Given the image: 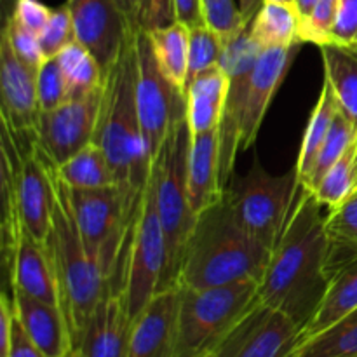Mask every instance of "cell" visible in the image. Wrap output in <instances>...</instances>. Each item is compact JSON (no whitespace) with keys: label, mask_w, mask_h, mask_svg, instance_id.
I'll list each match as a JSON object with an SVG mask.
<instances>
[{"label":"cell","mask_w":357,"mask_h":357,"mask_svg":"<svg viewBox=\"0 0 357 357\" xmlns=\"http://www.w3.org/2000/svg\"><path fill=\"white\" fill-rule=\"evenodd\" d=\"M321 208L314 192L303 187L258 284L260 302L291 317L302 333L330 288L326 216Z\"/></svg>","instance_id":"cell-1"},{"label":"cell","mask_w":357,"mask_h":357,"mask_svg":"<svg viewBox=\"0 0 357 357\" xmlns=\"http://www.w3.org/2000/svg\"><path fill=\"white\" fill-rule=\"evenodd\" d=\"M272 250L237 222L227 190L199 213L181 261V288H216L241 281L260 284Z\"/></svg>","instance_id":"cell-2"},{"label":"cell","mask_w":357,"mask_h":357,"mask_svg":"<svg viewBox=\"0 0 357 357\" xmlns=\"http://www.w3.org/2000/svg\"><path fill=\"white\" fill-rule=\"evenodd\" d=\"M139 30L132 31L117 61L105 73L94 135V143L107 155L117 183L135 201H139L152 173V157L143 138L136 105V38Z\"/></svg>","instance_id":"cell-3"},{"label":"cell","mask_w":357,"mask_h":357,"mask_svg":"<svg viewBox=\"0 0 357 357\" xmlns=\"http://www.w3.org/2000/svg\"><path fill=\"white\" fill-rule=\"evenodd\" d=\"M47 250L51 253L61 295V310L68 323L72 344L82 335L91 314L112 288H117L107 271L91 257L82 239L72 204L68 187L56 174L54 164V213L49 232ZM119 289V288H117Z\"/></svg>","instance_id":"cell-4"},{"label":"cell","mask_w":357,"mask_h":357,"mask_svg":"<svg viewBox=\"0 0 357 357\" xmlns=\"http://www.w3.org/2000/svg\"><path fill=\"white\" fill-rule=\"evenodd\" d=\"M192 132L187 117L180 119L167 135L152 162L153 194L166 239V268L160 291L180 288V272L195 218L188 199V152Z\"/></svg>","instance_id":"cell-5"},{"label":"cell","mask_w":357,"mask_h":357,"mask_svg":"<svg viewBox=\"0 0 357 357\" xmlns=\"http://www.w3.org/2000/svg\"><path fill=\"white\" fill-rule=\"evenodd\" d=\"M260 302L257 281L216 288H181L174 357H208Z\"/></svg>","instance_id":"cell-6"},{"label":"cell","mask_w":357,"mask_h":357,"mask_svg":"<svg viewBox=\"0 0 357 357\" xmlns=\"http://www.w3.org/2000/svg\"><path fill=\"white\" fill-rule=\"evenodd\" d=\"M302 188L296 167L284 174H272L255 159L246 176L225 190L241 227L268 250H274Z\"/></svg>","instance_id":"cell-7"},{"label":"cell","mask_w":357,"mask_h":357,"mask_svg":"<svg viewBox=\"0 0 357 357\" xmlns=\"http://www.w3.org/2000/svg\"><path fill=\"white\" fill-rule=\"evenodd\" d=\"M164 268L166 239L157 211L152 181L149 180L129 232L122 268V295L132 321L160 291Z\"/></svg>","instance_id":"cell-8"},{"label":"cell","mask_w":357,"mask_h":357,"mask_svg":"<svg viewBox=\"0 0 357 357\" xmlns=\"http://www.w3.org/2000/svg\"><path fill=\"white\" fill-rule=\"evenodd\" d=\"M136 105L143 138L153 162L173 126L187 117V98L160 72L149 33L143 30L136 38Z\"/></svg>","instance_id":"cell-9"},{"label":"cell","mask_w":357,"mask_h":357,"mask_svg":"<svg viewBox=\"0 0 357 357\" xmlns=\"http://www.w3.org/2000/svg\"><path fill=\"white\" fill-rule=\"evenodd\" d=\"M2 253L10 289L61 307L58 278L47 244L28 232L14 204L3 206Z\"/></svg>","instance_id":"cell-10"},{"label":"cell","mask_w":357,"mask_h":357,"mask_svg":"<svg viewBox=\"0 0 357 357\" xmlns=\"http://www.w3.org/2000/svg\"><path fill=\"white\" fill-rule=\"evenodd\" d=\"M251 24V23H250ZM250 24L223 42V54L220 66L225 72L227 87L225 107L220 122V174L223 188L229 187L234 173L237 153L241 152V126H243L244 105L250 89L251 73H253L261 47L251 37Z\"/></svg>","instance_id":"cell-11"},{"label":"cell","mask_w":357,"mask_h":357,"mask_svg":"<svg viewBox=\"0 0 357 357\" xmlns=\"http://www.w3.org/2000/svg\"><path fill=\"white\" fill-rule=\"evenodd\" d=\"M300 342L291 317L258 302L208 357H293Z\"/></svg>","instance_id":"cell-12"},{"label":"cell","mask_w":357,"mask_h":357,"mask_svg":"<svg viewBox=\"0 0 357 357\" xmlns=\"http://www.w3.org/2000/svg\"><path fill=\"white\" fill-rule=\"evenodd\" d=\"M101 94L103 87L80 100H66L54 110L40 112L35 138L56 166L94 142Z\"/></svg>","instance_id":"cell-13"},{"label":"cell","mask_w":357,"mask_h":357,"mask_svg":"<svg viewBox=\"0 0 357 357\" xmlns=\"http://www.w3.org/2000/svg\"><path fill=\"white\" fill-rule=\"evenodd\" d=\"M75 40L93 52L103 73L121 56L132 28L115 0H68Z\"/></svg>","instance_id":"cell-14"},{"label":"cell","mask_w":357,"mask_h":357,"mask_svg":"<svg viewBox=\"0 0 357 357\" xmlns=\"http://www.w3.org/2000/svg\"><path fill=\"white\" fill-rule=\"evenodd\" d=\"M302 44L282 45V47L261 49L251 73L250 89L244 105L243 126H241V152H246L255 145L260 132L268 107L282 80L288 75L296 52Z\"/></svg>","instance_id":"cell-15"},{"label":"cell","mask_w":357,"mask_h":357,"mask_svg":"<svg viewBox=\"0 0 357 357\" xmlns=\"http://www.w3.org/2000/svg\"><path fill=\"white\" fill-rule=\"evenodd\" d=\"M0 100L2 126L14 132H35L40 115L37 72L16 56L6 38H0Z\"/></svg>","instance_id":"cell-16"},{"label":"cell","mask_w":357,"mask_h":357,"mask_svg":"<svg viewBox=\"0 0 357 357\" xmlns=\"http://www.w3.org/2000/svg\"><path fill=\"white\" fill-rule=\"evenodd\" d=\"M180 288L159 291L135 317L126 357H174Z\"/></svg>","instance_id":"cell-17"},{"label":"cell","mask_w":357,"mask_h":357,"mask_svg":"<svg viewBox=\"0 0 357 357\" xmlns=\"http://www.w3.org/2000/svg\"><path fill=\"white\" fill-rule=\"evenodd\" d=\"M131 328L122 289L112 288L91 314L73 351L84 357H126Z\"/></svg>","instance_id":"cell-18"},{"label":"cell","mask_w":357,"mask_h":357,"mask_svg":"<svg viewBox=\"0 0 357 357\" xmlns=\"http://www.w3.org/2000/svg\"><path fill=\"white\" fill-rule=\"evenodd\" d=\"M16 317L30 340L47 357H66L73 351L72 335L61 307L10 289Z\"/></svg>","instance_id":"cell-19"},{"label":"cell","mask_w":357,"mask_h":357,"mask_svg":"<svg viewBox=\"0 0 357 357\" xmlns=\"http://www.w3.org/2000/svg\"><path fill=\"white\" fill-rule=\"evenodd\" d=\"M220 174V128L192 135L188 152V199L197 216L223 195Z\"/></svg>","instance_id":"cell-20"},{"label":"cell","mask_w":357,"mask_h":357,"mask_svg":"<svg viewBox=\"0 0 357 357\" xmlns=\"http://www.w3.org/2000/svg\"><path fill=\"white\" fill-rule=\"evenodd\" d=\"M227 80L222 66L201 73L185 91L187 98V122L192 135L218 129L222 122L227 98Z\"/></svg>","instance_id":"cell-21"},{"label":"cell","mask_w":357,"mask_h":357,"mask_svg":"<svg viewBox=\"0 0 357 357\" xmlns=\"http://www.w3.org/2000/svg\"><path fill=\"white\" fill-rule=\"evenodd\" d=\"M324 82L330 84L340 110L357 129V49L337 44L319 45Z\"/></svg>","instance_id":"cell-22"},{"label":"cell","mask_w":357,"mask_h":357,"mask_svg":"<svg viewBox=\"0 0 357 357\" xmlns=\"http://www.w3.org/2000/svg\"><path fill=\"white\" fill-rule=\"evenodd\" d=\"M354 310H357V258L331 279L319 310L303 330L302 342L335 326Z\"/></svg>","instance_id":"cell-23"},{"label":"cell","mask_w":357,"mask_h":357,"mask_svg":"<svg viewBox=\"0 0 357 357\" xmlns=\"http://www.w3.org/2000/svg\"><path fill=\"white\" fill-rule=\"evenodd\" d=\"M251 37L261 49L302 44L295 3L264 2L250 24Z\"/></svg>","instance_id":"cell-24"},{"label":"cell","mask_w":357,"mask_h":357,"mask_svg":"<svg viewBox=\"0 0 357 357\" xmlns=\"http://www.w3.org/2000/svg\"><path fill=\"white\" fill-rule=\"evenodd\" d=\"M146 33L160 72L173 86L185 93L188 70V26L176 21L169 26L157 28Z\"/></svg>","instance_id":"cell-25"},{"label":"cell","mask_w":357,"mask_h":357,"mask_svg":"<svg viewBox=\"0 0 357 357\" xmlns=\"http://www.w3.org/2000/svg\"><path fill=\"white\" fill-rule=\"evenodd\" d=\"M338 112H340V105H338L337 98H335L333 89L330 87V84L324 82L319 98H317L316 107H314L309 122H307L302 145H300L298 159H296L295 164L302 185L305 178L309 176L310 169H312L314 160H316L321 146H323L328 135H330V129L333 126V121Z\"/></svg>","instance_id":"cell-26"},{"label":"cell","mask_w":357,"mask_h":357,"mask_svg":"<svg viewBox=\"0 0 357 357\" xmlns=\"http://www.w3.org/2000/svg\"><path fill=\"white\" fill-rule=\"evenodd\" d=\"M56 174L68 188H101L119 185L107 155L94 142L56 166Z\"/></svg>","instance_id":"cell-27"},{"label":"cell","mask_w":357,"mask_h":357,"mask_svg":"<svg viewBox=\"0 0 357 357\" xmlns=\"http://www.w3.org/2000/svg\"><path fill=\"white\" fill-rule=\"evenodd\" d=\"M58 61L65 75L68 100H80L103 87L105 73L100 63L79 40L70 42L58 54Z\"/></svg>","instance_id":"cell-28"},{"label":"cell","mask_w":357,"mask_h":357,"mask_svg":"<svg viewBox=\"0 0 357 357\" xmlns=\"http://www.w3.org/2000/svg\"><path fill=\"white\" fill-rule=\"evenodd\" d=\"M357 136L344 155L330 167L314 190L317 201L328 209H335L354 195L357 188Z\"/></svg>","instance_id":"cell-29"},{"label":"cell","mask_w":357,"mask_h":357,"mask_svg":"<svg viewBox=\"0 0 357 357\" xmlns=\"http://www.w3.org/2000/svg\"><path fill=\"white\" fill-rule=\"evenodd\" d=\"M293 357H357V317H345L323 333L303 340Z\"/></svg>","instance_id":"cell-30"},{"label":"cell","mask_w":357,"mask_h":357,"mask_svg":"<svg viewBox=\"0 0 357 357\" xmlns=\"http://www.w3.org/2000/svg\"><path fill=\"white\" fill-rule=\"evenodd\" d=\"M356 126L352 124V122L349 121L347 115L340 110L337 114V117H335L326 142L323 143L316 160H314V166L312 169H310L309 176L303 181V187L309 188V190H314V188L319 185V181L323 180L324 174L330 171V167L344 155L345 150H347L349 146H351V143L356 139Z\"/></svg>","instance_id":"cell-31"},{"label":"cell","mask_w":357,"mask_h":357,"mask_svg":"<svg viewBox=\"0 0 357 357\" xmlns=\"http://www.w3.org/2000/svg\"><path fill=\"white\" fill-rule=\"evenodd\" d=\"M223 45L225 44L222 37L215 33L208 24L188 28V70L185 91L201 73L220 65Z\"/></svg>","instance_id":"cell-32"},{"label":"cell","mask_w":357,"mask_h":357,"mask_svg":"<svg viewBox=\"0 0 357 357\" xmlns=\"http://www.w3.org/2000/svg\"><path fill=\"white\" fill-rule=\"evenodd\" d=\"M201 9L204 24L218 33L223 42L239 33L253 21L244 16L241 7H237L234 0H201Z\"/></svg>","instance_id":"cell-33"},{"label":"cell","mask_w":357,"mask_h":357,"mask_svg":"<svg viewBox=\"0 0 357 357\" xmlns=\"http://www.w3.org/2000/svg\"><path fill=\"white\" fill-rule=\"evenodd\" d=\"M2 37L6 38L7 44L13 47L17 58L28 66V68L38 72L40 65L44 63V52H42L40 40L38 35L24 28L13 14L6 17V24H3Z\"/></svg>","instance_id":"cell-34"},{"label":"cell","mask_w":357,"mask_h":357,"mask_svg":"<svg viewBox=\"0 0 357 357\" xmlns=\"http://www.w3.org/2000/svg\"><path fill=\"white\" fill-rule=\"evenodd\" d=\"M37 94L40 112H49L58 108L59 105L68 100L66 93L65 75H63L61 65L56 58L44 59L37 72Z\"/></svg>","instance_id":"cell-35"},{"label":"cell","mask_w":357,"mask_h":357,"mask_svg":"<svg viewBox=\"0 0 357 357\" xmlns=\"http://www.w3.org/2000/svg\"><path fill=\"white\" fill-rule=\"evenodd\" d=\"M340 0H319L312 13L300 21V40L302 44L324 45L330 42L331 30L337 20Z\"/></svg>","instance_id":"cell-36"},{"label":"cell","mask_w":357,"mask_h":357,"mask_svg":"<svg viewBox=\"0 0 357 357\" xmlns=\"http://www.w3.org/2000/svg\"><path fill=\"white\" fill-rule=\"evenodd\" d=\"M38 40L45 59L56 58L70 42L75 40V28L66 3L58 9H52L47 24L38 35Z\"/></svg>","instance_id":"cell-37"},{"label":"cell","mask_w":357,"mask_h":357,"mask_svg":"<svg viewBox=\"0 0 357 357\" xmlns=\"http://www.w3.org/2000/svg\"><path fill=\"white\" fill-rule=\"evenodd\" d=\"M326 230L328 239L357 251V195L338 208L328 209Z\"/></svg>","instance_id":"cell-38"},{"label":"cell","mask_w":357,"mask_h":357,"mask_svg":"<svg viewBox=\"0 0 357 357\" xmlns=\"http://www.w3.org/2000/svg\"><path fill=\"white\" fill-rule=\"evenodd\" d=\"M328 44L357 49V0H340Z\"/></svg>","instance_id":"cell-39"},{"label":"cell","mask_w":357,"mask_h":357,"mask_svg":"<svg viewBox=\"0 0 357 357\" xmlns=\"http://www.w3.org/2000/svg\"><path fill=\"white\" fill-rule=\"evenodd\" d=\"M174 0H139V28L152 31L176 23Z\"/></svg>","instance_id":"cell-40"},{"label":"cell","mask_w":357,"mask_h":357,"mask_svg":"<svg viewBox=\"0 0 357 357\" xmlns=\"http://www.w3.org/2000/svg\"><path fill=\"white\" fill-rule=\"evenodd\" d=\"M51 13L52 9L44 6L40 0H16L13 6V10H10V14L24 28H28V30L37 35H40V31L45 28L49 17H51Z\"/></svg>","instance_id":"cell-41"},{"label":"cell","mask_w":357,"mask_h":357,"mask_svg":"<svg viewBox=\"0 0 357 357\" xmlns=\"http://www.w3.org/2000/svg\"><path fill=\"white\" fill-rule=\"evenodd\" d=\"M14 324H16V309H14L13 296L2 293L0 296V330H2L0 357H9L14 337Z\"/></svg>","instance_id":"cell-42"},{"label":"cell","mask_w":357,"mask_h":357,"mask_svg":"<svg viewBox=\"0 0 357 357\" xmlns=\"http://www.w3.org/2000/svg\"><path fill=\"white\" fill-rule=\"evenodd\" d=\"M9 357H47L26 335L23 326L20 324L16 317V324H14V337L13 345H10Z\"/></svg>","instance_id":"cell-43"},{"label":"cell","mask_w":357,"mask_h":357,"mask_svg":"<svg viewBox=\"0 0 357 357\" xmlns=\"http://www.w3.org/2000/svg\"><path fill=\"white\" fill-rule=\"evenodd\" d=\"M174 10H176V20L187 24L188 28L204 24L201 0H174Z\"/></svg>","instance_id":"cell-44"},{"label":"cell","mask_w":357,"mask_h":357,"mask_svg":"<svg viewBox=\"0 0 357 357\" xmlns=\"http://www.w3.org/2000/svg\"><path fill=\"white\" fill-rule=\"evenodd\" d=\"M132 28H139V0H115Z\"/></svg>","instance_id":"cell-45"},{"label":"cell","mask_w":357,"mask_h":357,"mask_svg":"<svg viewBox=\"0 0 357 357\" xmlns=\"http://www.w3.org/2000/svg\"><path fill=\"white\" fill-rule=\"evenodd\" d=\"M261 6H264V0H241V10L250 20H253Z\"/></svg>","instance_id":"cell-46"},{"label":"cell","mask_w":357,"mask_h":357,"mask_svg":"<svg viewBox=\"0 0 357 357\" xmlns=\"http://www.w3.org/2000/svg\"><path fill=\"white\" fill-rule=\"evenodd\" d=\"M317 2H319V0H295V7H296V10H298L300 21L312 13V9L316 7Z\"/></svg>","instance_id":"cell-47"},{"label":"cell","mask_w":357,"mask_h":357,"mask_svg":"<svg viewBox=\"0 0 357 357\" xmlns=\"http://www.w3.org/2000/svg\"><path fill=\"white\" fill-rule=\"evenodd\" d=\"M264 2H281V3H295V0H264Z\"/></svg>","instance_id":"cell-48"},{"label":"cell","mask_w":357,"mask_h":357,"mask_svg":"<svg viewBox=\"0 0 357 357\" xmlns=\"http://www.w3.org/2000/svg\"><path fill=\"white\" fill-rule=\"evenodd\" d=\"M66 357H84V356H82V354H79V352H77V351H72V352H70V354L66 356Z\"/></svg>","instance_id":"cell-49"},{"label":"cell","mask_w":357,"mask_h":357,"mask_svg":"<svg viewBox=\"0 0 357 357\" xmlns=\"http://www.w3.org/2000/svg\"><path fill=\"white\" fill-rule=\"evenodd\" d=\"M347 317H357V310H354V312H352V314H349Z\"/></svg>","instance_id":"cell-50"},{"label":"cell","mask_w":357,"mask_h":357,"mask_svg":"<svg viewBox=\"0 0 357 357\" xmlns=\"http://www.w3.org/2000/svg\"><path fill=\"white\" fill-rule=\"evenodd\" d=\"M354 195H357V188H356V192H354Z\"/></svg>","instance_id":"cell-51"},{"label":"cell","mask_w":357,"mask_h":357,"mask_svg":"<svg viewBox=\"0 0 357 357\" xmlns=\"http://www.w3.org/2000/svg\"><path fill=\"white\" fill-rule=\"evenodd\" d=\"M356 166H357V159H356Z\"/></svg>","instance_id":"cell-52"}]
</instances>
